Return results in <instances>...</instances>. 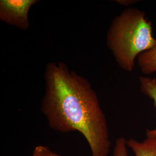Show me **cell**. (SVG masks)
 Segmentation results:
<instances>
[{"label":"cell","mask_w":156,"mask_h":156,"mask_svg":"<svg viewBox=\"0 0 156 156\" xmlns=\"http://www.w3.org/2000/svg\"><path fill=\"white\" fill-rule=\"evenodd\" d=\"M138 9L128 8L115 17L108 31L106 44L118 65L131 73L138 57L156 44L151 22Z\"/></svg>","instance_id":"7a4b0ae2"},{"label":"cell","mask_w":156,"mask_h":156,"mask_svg":"<svg viewBox=\"0 0 156 156\" xmlns=\"http://www.w3.org/2000/svg\"><path fill=\"white\" fill-rule=\"evenodd\" d=\"M117 3L124 5L128 6L137 2L136 1H117Z\"/></svg>","instance_id":"9c48e42d"},{"label":"cell","mask_w":156,"mask_h":156,"mask_svg":"<svg viewBox=\"0 0 156 156\" xmlns=\"http://www.w3.org/2000/svg\"><path fill=\"white\" fill-rule=\"evenodd\" d=\"M37 2L36 0H1L0 19L9 25L27 30L30 27L28 12Z\"/></svg>","instance_id":"3957f363"},{"label":"cell","mask_w":156,"mask_h":156,"mask_svg":"<svg viewBox=\"0 0 156 156\" xmlns=\"http://www.w3.org/2000/svg\"><path fill=\"white\" fill-rule=\"evenodd\" d=\"M140 91L152 100L156 108V79L140 76ZM146 135H156V127L153 129H147Z\"/></svg>","instance_id":"8992f818"},{"label":"cell","mask_w":156,"mask_h":156,"mask_svg":"<svg viewBox=\"0 0 156 156\" xmlns=\"http://www.w3.org/2000/svg\"><path fill=\"white\" fill-rule=\"evenodd\" d=\"M127 145L134 156H156V135H146L142 141L130 138L127 140Z\"/></svg>","instance_id":"277c9868"},{"label":"cell","mask_w":156,"mask_h":156,"mask_svg":"<svg viewBox=\"0 0 156 156\" xmlns=\"http://www.w3.org/2000/svg\"><path fill=\"white\" fill-rule=\"evenodd\" d=\"M136 61L143 73L151 75L156 73V44L150 50L141 53Z\"/></svg>","instance_id":"5b68a950"},{"label":"cell","mask_w":156,"mask_h":156,"mask_svg":"<svg viewBox=\"0 0 156 156\" xmlns=\"http://www.w3.org/2000/svg\"><path fill=\"white\" fill-rule=\"evenodd\" d=\"M32 156H62L51 151L46 146L38 145L34 149Z\"/></svg>","instance_id":"ba28073f"},{"label":"cell","mask_w":156,"mask_h":156,"mask_svg":"<svg viewBox=\"0 0 156 156\" xmlns=\"http://www.w3.org/2000/svg\"><path fill=\"white\" fill-rule=\"evenodd\" d=\"M127 140L123 137H119L115 141L113 156H128Z\"/></svg>","instance_id":"52a82bcc"},{"label":"cell","mask_w":156,"mask_h":156,"mask_svg":"<svg viewBox=\"0 0 156 156\" xmlns=\"http://www.w3.org/2000/svg\"><path fill=\"white\" fill-rule=\"evenodd\" d=\"M41 111L50 128L77 131L89 145L91 156H108L111 147L105 115L89 82L63 62H49L45 71Z\"/></svg>","instance_id":"6da1fadb"}]
</instances>
